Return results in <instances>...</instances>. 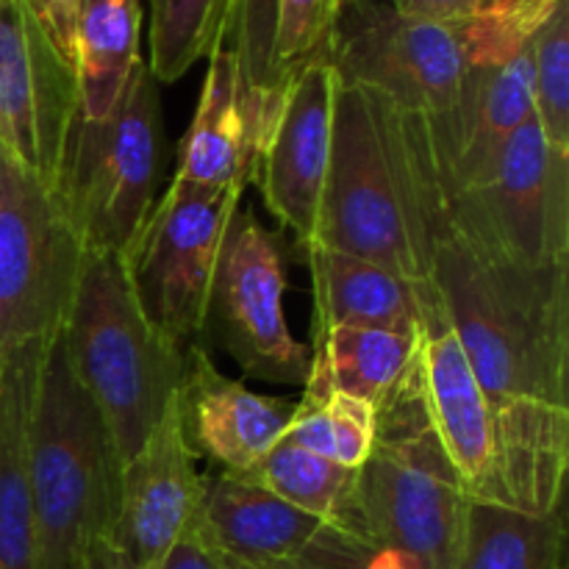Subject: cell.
I'll use <instances>...</instances> for the list:
<instances>
[{
	"label": "cell",
	"instance_id": "obj_1",
	"mask_svg": "<svg viewBox=\"0 0 569 569\" xmlns=\"http://www.w3.org/2000/svg\"><path fill=\"white\" fill-rule=\"evenodd\" d=\"M569 261L520 267L445 228L431 278L487 395L495 506L553 515L569 461Z\"/></svg>",
	"mask_w": 569,
	"mask_h": 569
},
{
	"label": "cell",
	"instance_id": "obj_2",
	"mask_svg": "<svg viewBox=\"0 0 569 569\" xmlns=\"http://www.w3.org/2000/svg\"><path fill=\"white\" fill-rule=\"evenodd\" d=\"M445 228L426 117L337 81L331 164L311 244L359 256L406 281H428Z\"/></svg>",
	"mask_w": 569,
	"mask_h": 569
},
{
	"label": "cell",
	"instance_id": "obj_3",
	"mask_svg": "<svg viewBox=\"0 0 569 569\" xmlns=\"http://www.w3.org/2000/svg\"><path fill=\"white\" fill-rule=\"evenodd\" d=\"M376 442L359 467L350 526L395 569H453L470 495L431 422L417 370L378 406Z\"/></svg>",
	"mask_w": 569,
	"mask_h": 569
},
{
	"label": "cell",
	"instance_id": "obj_4",
	"mask_svg": "<svg viewBox=\"0 0 569 569\" xmlns=\"http://www.w3.org/2000/svg\"><path fill=\"white\" fill-rule=\"evenodd\" d=\"M59 333L72 376L98 406L126 465L176 400L187 348L144 317L126 259L100 250H83Z\"/></svg>",
	"mask_w": 569,
	"mask_h": 569
},
{
	"label": "cell",
	"instance_id": "obj_5",
	"mask_svg": "<svg viewBox=\"0 0 569 569\" xmlns=\"http://www.w3.org/2000/svg\"><path fill=\"white\" fill-rule=\"evenodd\" d=\"M122 461L56 331L44 345L31 417L33 569H78L89 545L109 537Z\"/></svg>",
	"mask_w": 569,
	"mask_h": 569
},
{
	"label": "cell",
	"instance_id": "obj_6",
	"mask_svg": "<svg viewBox=\"0 0 569 569\" xmlns=\"http://www.w3.org/2000/svg\"><path fill=\"white\" fill-rule=\"evenodd\" d=\"M164 170L159 83L139 61L106 120H72L53 192L83 250L126 259Z\"/></svg>",
	"mask_w": 569,
	"mask_h": 569
},
{
	"label": "cell",
	"instance_id": "obj_7",
	"mask_svg": "<svg viewBox=\"0 0 569 569\" xmlns=\"http://www.w3.org/2000/svg\"><path fill=\"white\" fill-rule=\"evenodd\" d=\"M561 0H483L459 26L465 78L448 120L428 122L442 192L465 187L533 117V39Z\"/></svg>",
	"mask_w": 569,
	"mask_h": 569
},
{
	"label": "cell",
	"instance_id": "obj_8",
	"mask_svg": "<svg viewBox=\"0 0 569 569\" xmlns=\"http://www.w3.org/2000/svg\"><path fill=\"white\" fill-rule=\"evenodd\" d=\"M448 226L470 248L520 267L569 261V153L550 148L537 114L465 187L445 194Z\"/></svg>",
	"mask_w": 569,
	"mask_h": 569
},
{
	"label": "cell",
	"instance_id": "obj_9",
	"mask_svg": "<svg viewBox=\"0 0 569 569\" xmlns=\"http://www.w3.org/2000/svg\"><path fill=\"white\" fill-rule=\"evenodd\" d=\"M326 64L345 87L439 122L459 103L465 42L459 26L409 17L389 0H342Z\"/></svg>",
	"mask_w": 569,
	"mask_h": 569
},
{
	"label": "cell",
	"instance_id": "obj_10",
	"mask_svg": "<svg viewBox=\"0 0 569 569\" xmlns=\"http://www.w3.org/2000/svg\"><path fill=\"white\" fill-rule=\"evenodd\" d=\"M83 244L59 198L11 156L0 161V356L64 326Z\"/></svg>",
	"mask_w": 569,
	"mask_h": 569
},
{
	"label": "cell",
	"instance_id": "obj_11",
	"mask_svg": "<svg viewBox=\"0 0 569 569\" xmlns=\"http://www.w3.org/2000/svg\"><path fill=\"white\" fill-rule=\"evenodd\" d=\"M242 192L244 187L209 189L172 178L126 256L144 317L178 348L203 333L211 276Z\"/></svg>",
	"mask_w": 569,
	"mask_h": 569
},
{
	"label": "cell",
	"instance_id": "obj_12",
	"mask_svg": "<svg viewBox=\"0 0 569 569\" xmlns=\"http://www.w3.org/2000/svg\"><path fill=\"white\" fill-rule=\"evenodd\" d=\"M287 261L281 242L250 209H237L222 237L206 300L203 333L248 376L306 387L311 350L292 337L287 309Z\"/></svg>",
	"mask_w": 569,
	"mask_h": 569
},
{
	"label": "cell",
	"instance_id": "obj_13",
	"mask_svg": "<svg viewBox=\"0 0 569 569\" xmlns=\"http://www.w3.org/2000/svg\"><path fill=\"white\" fill-rule=\"evenodd\" d=\"M76 114V70L22 0H0V144L6 156L53 189Z\"/></svg>",
	"mask_w": 569,
	"mask_h": 569
},
{
	"label": "cell",
	"instance_id": "obj_14",
	"mask_svg": "<svg viewBox=\"0 0 569 569\" xmlns=\"http://www.w3.org/2000/svg\"><path fill=\"white\" fill-rule=\"evenodd\" d=\"M415 292L417 359L431 422L470 500L492 503L495 428L487 395L450 326L433 278L415 281Z\"/></svg>",
	"mask_w": 569,
	"mask_h": 569
},
{
	"label": "cell",
	"instance_id": "obj_15",
	"mask_svg": "<svg viewBox=\"0 0 569 569\" xmlns=\"http://www.w3.org/2000/svg\"><path fill=\"white\" fill-rule=\"evenodd\" d=\"M337 76L326 61L303 67L289 81L270 133L253 164L267 209L300 248L315 242L322 187L333 144Z\"/></svg>",
	"mask_w": 569,
	"mask_h": 569
},
{
	"label": "cell",
	"instance_id": "obj_16",
	"mask_svg": "<svg viewBox=\"0 0 569 569\" xmlns=\"http://www.w3.org/2000/svg\"><path fill=\"white\" fill-rule=\"evenodd\" d=\"M183 439L176 400L142 448L122 465L109 542L128 569H150L192 526L203 498V476Z\"/></svg>",
	"mask_w": 569,
	"mask_h": 569
},
{
	"label": "cell",
	"instance_id": "obj_17",
	"mask_svg": "<svg viewBox=\"0 0 569 569\" xmlns=\"http://www.w3.org/2000/svg\"><path fill=\"white\" fill-rule=\"evenodd\" d=\"M176 411L192 453L220 465L222 472L244 476L287 437L295 403L222 376L203 345L194 342L183 350Z\"/></svg>",
	"mask_w": 569,
	"mask_h": 569
},
{
	"label": "cell",
	"instance_id": "obj_18",
	"mask_svg": "<svg viewBox=\"0 0 569 569\" xmlns=\"http://www.w3.org/2000/svg\"><path fill=\"white\" fill-rule=\"evenodd\" d=\"M194 526L222 556L272 569L298 556L322 528L320 517L295 509L244 476H203V498Z\"/></svg>",
	"mask_w": 569,
	"mask_h": 569
},
{
	"label": "cell",
	"instance_id": "obj_19",
	"mask_svg": "<svg viewBox=\"0 0 569 569\" xmlns=\"http://www.w3.org/2000/svg\"><path fill=\"white\" fill-rule=\"evenodd\" d=\"M44 345H17L0 361V569H33L31 417Z\"/></svg>",
	"mask_w": 569,
	"mask_h": 569
},
{
	"label": "cell",
	"instance_id": "obj_20",
	"mask_svg": "<svg viewBox=\"0 0 569 569\" xmlns=\"http://www.w3.org/2000/svg\"><path fill=\"white\" fill-rule=\"evenodd\" d=\"M203 92L178 148L176 181L194 187H244L253 178L256 142L244 117L239 70L231 50L211 56Z\"/></svg>",
	"mask_w": 569,
	"mask_h": 569
},
{
	"label": "cell",
	"instance_id": "obj_21",
	"mask_svg": "<svg viewBox=\"0 0 569 569\" xmlns=\"http://www.w3.org/2000/svg\"><path fill=\"white\" fill-rule=\"evenodd\" d=\"M315 281V331L328 328H392L417 331L415 281L359 256L306 244Z\"/></svg>",
	"mask_w": 569,
	"mask_h": 569
},
{
	"label": "cell",
	"instance_id": "obj_22",
	"mask_svg": "<svg viewBox=\"0 0 569 569\" xmlns=\"http://www.w3.org/2000/svg\"><path fill=\"white\" fill-rule=\"evenodd\" d=\"M311 370L303 389H331L370 403H387L417 370V331L328 328L315 331Z\"/></svg>",
	"mask_w": 569,
	"mask_h": 569
},
{
	"label": "cell",
	"instance_id": "obj_23",
	"mask_svg": "<svg viewBox=\"0 0 569 569\" xmlns=\"http://www.w3.org/2000/svg\"><path fill=\"white\" fill-rule=\"evenodd\" d=\"M142 37V6L139 0H83L78 22V114L87 122H100L120 103L122 89L131 78Z\"/></svg>",
	"mask_w": 569,
	"mask_h": 569
},
{
	"label": "cell",
	"instance_id": "obj_24",
	"mask_svg": "<svg viewBox=\"0 0 569 569\" xmlns=\"http://www.w3.org/2000/svg\"><path fill=\"white\" fill-rule=\"evenodd\" d=\"M453 569H567L565 511L526 515L470 500Z\"/></svg>",
	"mask_w": 569,
	"mask_h": 569
},
{
	"label": "cell",
	"instance_id": "obj_25",
	"mask_svg": "<svg viewBox=\"0 0 569 569\" xmlns=\"http://www.w3.org/2000/svg\"><path fill=\"white\" fill-rule=\"evenodd\" d=\"M356 476L359 470H348L326 456L303 450L287 437L253 470L244 472V478L292 503L295 509L342 528L350 526Z\"/></svg>",
	"mask_w": 569,
	"mask_h": 569
},
{
	"label": "cell",
	"instance_id": "obj_26",
	"mask_svg": "<svg viewBox=\"0 0 569 569\" xmlns=\"http://www.w3.org/2000/svg\"><path fill=\"white\" fill-rule=\"evenodd\" d=\"M233 0H150V61L156 83H172L226 44Z\"/></svg>",
	"mask_w": 569,
	"mask_h": 569
},
{
	"label": "cell",
	"instance_id": "obj_27",
	"mask_svg": "<svg viewBox=\"0 0 569 569\" xmlns=\"http://www.w3.org/2000/svg\"><path fill=\"white\" fill-rule=\"evenodd\" d=\"M378 411L359 398L331 389H303L295 403L287 439L317 456L359 470L376 442Z\"/></svg>",
	"mask_w": 569,
	"mask_h": 569
},
{
	"label": "cell",
	"instance_id": "obj_28",
	"mask_svg": "<svg viewBox=\"0 0 569 569\" xmlns=\"http://www.w3.org/2000/svg\"><path fill=\"white\" fill-rule=\"evenodd\" d=\"M278 0H233L226 44L237 59L239 92L244 117L259 156L261 142L270 133L281 103L272 92V37H276Z\"/></svg>",
	"mask_w": 569,
	"mask_h": 569
},
{
	"label": "cell",
	"instance_id": "obj_29",
	"mask_svg": "<svg viewBox=\"0 0 569 569\" xmlns=\"http://www.w3.org/2000/svg\"><path fill=\"white\" fill-rule=\"evenodd\" d=\"M533 114L550 148L569 153V0L533 39Z\"/></svg>",
	"mask_w": 569,
	"mask_h": 569
},
{
	"label": "cell",
	"instance_id": "obj_30",
	"mask_svg": "<svg viewBox=\"0 0 569 569\" xmlns=\"http://www.w3.org/2000/svg\"><path fill=\"white\" fill-rule=\"evenodd\" d=\"M342 0H278L272 37V92L281 103L303 67L326 61Z\"/></svg>",
	"mask_w": 569,
	"mask_h": 569
},
{
	"label": "cell",
	"instance_id": "obj_31",
	"mask_svg": "<svg viewBox=\"0 0 569 569\" xmlns=\"http://www.w3.org/2000/svg\"><path fill=\"white\" fill-rule=\"evenodd\" d=\"M272 569H395L359 531L328 522L298 556Z\"/></svg>",
	"mask_w": 569,
	"mask_h": 569
},
{
	"label": "cell",
	"instance_id": "obj_32",
	"mask_svg": "<svg viewBox=\"0 0 569 569\" xmlns=\"http://www.w3.org/2000/svg\"><path fill=\"white\" fill-rule=\"evenodd\" d=\"M33 20L42 26L61 59L76 70L78 56V22H81L83 0H22Z\"/></svg>",
	"mask_w": 569,
	"mask_h": 569
},
{
	"label": "cell",
	"instance_id": "obj_33",
	"mask_svg": "<svg viewBox=\"0 0 569 569\" xmlns=\"http://www.w3.org/2000/svg\"><path fill=\"white\" fill-rule=\"evenodd\" d=\"M150 569H220V553L206 542V537L192 520V526Z\"/></svg>",
	"mask_w": 569,
	"mask_h": 569
},
{
	"label": "cell",
	"instance_id": "obj_34",
	"mask_svg": "<svg viewBox=\"0 0 569 569\" xmlns=\"http://www.w3.org/2000/svg\"><path fill=\"white\" fill-rule=\"evenodd\" d=\"M389 3L409 17H422V20L445 22V26H461L481 9L483 0H389Z\"/></svg>",
	"mask_w": 569,
	"mask_h": 569
},
{
	"label": "cell",
	"instance_id": "obj_35",
	"mask_svg": "<svg viewBox=\"0 0 569 569\" xmlns=\"http://www.w3.org/2000/svg\"><path fill=\"white\" fill-rule=\"evenodd\" d=\"M78 569H128V565L122 561V556L117 553L114 545H111L106 537H100L89 545L87 556H83L81 567Z\"/></svg>",
	"mask_w": 569,
	"mask_h": 569
},
{
	"label": "cell",
	"instance_id": "obj_36",
	"mask_svg": "<svg viewBox=\"0 0 569 569\" xmlns=\"http://www.w3.org/2000/svg\"><path fill=\"white\" fill-rule=\"evenodd\" d=\"M220 569H259V567L244 565V561H237V559H231V556L220 553Z\"/></svg>",
	"mask_w": 569,
	"mask_h": 569
},
{
	"label": "cell",
	"instance_id": "obj_37",
	"mask_svg": "<svg viewBox=\"0 0 569 569\" xmlns=\"http://www.w3.org/2000/svg\"><path fill=\"white\" fill-rule=\"evenodd\" d=\"M3 156H6V150H3V144H0V161H3Z\"/></svg>",
	"mask_w": 569,
	"mask_h": 569
},
{
	"label": "cell",
	"instance_id": "obj_38",
	"mask_svg": "<svg viewBox=\"0 0 569 569\" xmlns=\"http://www.w3.org/2000/svg\"><path fill=\"white\" fill-rule=\"evenodd\" d=\"M0 361H3V356H0Z\"/></svg>",
	"mask_w": 569,
	"mask_h": 569
}]
</instances>
